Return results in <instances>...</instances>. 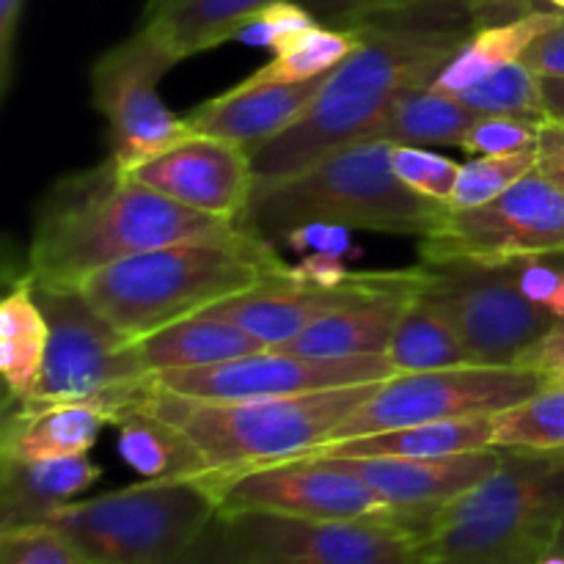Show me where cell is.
I'll return each mask as SVG.
<instances>
[{"label": "cell", "mask_w": 564, "mask_h": 564, "mask_svg": "<svg viewBox=\"0 0 564 564\" xmlns=\"http://www.w3.org/2000/svg\"><path fill=\"white\" fill-rule=\"evenodd\" d=\"M534 11V0H413L350 25L358 47L325 75L312 108L251 152L257 182L308 169L358 143L411 86H430L468 36L494 22Z\"/></svg>", "instance_id": "obj_1"}, {"label": "cell", "mask_w": 564, "mask_h": 564, "mask_svg": "<svg viewBox=\"0 0 564 564\" xmlns=\"http://www.w3.org/2000/svg\"><path fill=\"white\" fill-rule=\"evenodd\" d=\"M251 231L141 185L113 160L66 174L42 196L28 270L42 290H80L83 281L127 257L182 242H237Z\"/></svg>", "instance_id": "obj_2"}, {"label": "cell", "mask_w": 564, "mask_h": 564, "mask_svg": "<svg viewBox=\"0 0 564 564\" xmlns=\"http://www.w3.org/2000/svg\"><path fill=\"white\" fill-rule=\"evenodd\" d=\"M394 143L358 141L325 154L297 174L257 182L240 226L264 242L308 226L427 237L446 213L397 176Z\"/></svg>", "instance_id": "obj_3"}, {"label": "cell", "mask_w": 564, "mask_h": 564, "mask_svg": "<svg viewBox=\"0 0 564 564\" xmlns=\"http://www.w3.org/2000/svg\"><path fill=\"white\" fill-rule=\"evenodd\" d=\"M286 270L273 242L248 235L237 242H182L127 257L88 275L80 292L110 325L138 341Z\"/></svg>", "instance_id": "obj_4"}, {"label": "cell", "mask_w": 564, "mask_h": 564, "mask_svg": "<svg viewBox=\"0 0 564 564\" xmlns=\"http://www.w3.org/2000/svg\"><path fill=\"white\" fill-rule=\"evenodd\" d=\"M564 527V452L505 449L485 482L430 512L416 564H540Z\"/></svg>", "instance_id": "obj_5"}, {"label": "cell", "mask_w": 564, "mask_h": 564, "mask_svg": "<svg viewBox=\"0 0 564 564\" xmlns=\"http://www.w3.org/2000/svg\"><path fill=\"white\" fill-rule=\"evenodd\" d=\"M378 386H345L273 400H196L160 391L152 383L143 405L196 444L207 460L209 479H224L312 455Z\"/></svg>", "instance_id": "obj_6"}, {"label": "cell", "mask_w": 564, "mask_h": 564, "mask_svg": "<svg viewBox=\"0 0 564 564\" xmlns=\"http://www.w3.org/2000/svg\"><path fill=\"white\" fill-rule=\"evenodd\" d=\"M220 512L204 477L143 479L47 518L88 564H180Z\"/></svg>", "instance_id": "obj_7"}, {"label": "cell", "mask_w": 564, "mask_h": 564, "mask_svg": "<svg viewBox=\"0 0 564 564\" xmlns=\"http://www.w3.org/2000/svg\"><path fill=\"white\" fill-rule=\"evenodd\" d=\"M50 325L47 358L36 389L20 402H97L108 424L152 391V372L135 339L110 325L80 290H42Z\"/></svg>", "instance_id": "obj_8"}, {"label": "cell", "mask_w": 564, "mask_h": 564, "mask_svg": "<svg viewBox=\"0 0 564 564\" xmlns=\"http://www.w3.org/2000/svg\"><path fill=\"white\" fill-rule=\"evenodd\" d=\"M416 268L419 295L452 319L477 367H516L562 319L518 286L510 264L419 262Z\"/></svg>", "instance_id": "obj_9"}, {"label": "cell", "mask_w": 564, "mask_h": 564, "mask_svg": "<svg viewBox=\"0 0 564 564\" xmlns=\"http://www.w3.org/2000/svg\"><path fill=\"white\" fill-rule=\"evenodd\" d=\"M176 64L158 36L138 28L91 66V102L108 124V158L124 176L196 135L185 116L171 113L160 97V80Z\"/></svg>", "instance_id": "obj_10"}, {"label": "cell", "mask_w": 564, "mask_h": 564, "mask_svg": "<svg viewBox=\"0 0 564 564\" xmlns=\"http://www.w3.org/2000/svg\"><path fill=\"white\" fill-rule=\"evenodd\" d=\"M549 380L521 367H452L400 372L383 380L361 408L350 413L330 441L361 438L386 430L452 419L496 416L538 394ZM328 441V444H330Z\"/></svg>", "instance_id": "obj_11"}, {"label": "cell", "mask_w": 564, "mask_h": 564, "mask_svg": "<svg viewBox=\"0 0 564 564\" xmlns=\"http://www.w3.org/2000/svg\"><path fill=\"white\" fill-rule=\"evenodd\" d=\"M422 262L501 264L538 257H564V191L538 174L494 202L471 209H449L422 237Z\"/></svg>", "instance_id": "obj_12"}, {"label": "cell", "mask_w": 564, "mask_h": 564, "mask_svg": "<svg viewBox=\"0 0 564 564\" xmlns=\"http://www.w3.org/2000/svg\"><path fill=\"white\" fill-rule=\"evenodd\" d=\"M207 479L218 496L220 512H275L325 521H405L422 538L430 512H402L386 505L367 482L325 460H290L275 466Z\"/></svg>", "instance_id": "obj_13"}, {"label": "cell", "mask_w": 564, "mask_h": 564, "mask_svg": "<svg viewBox=\"0 0 564 564\" xmlns=\"http://www.w3.org/2000/svg\"><path fill=\"white\" fill-rule=\"evenodd\" d=\"M253 564H416L419 532L405 521H325L275 512H224Z\"/></svg>", "instance_id": "obj_14"}, {"label": "cell", "mask_w": 564, "mask_h": 564, "mask_svg": "<svg viewBox=\"0 0 564 564\" xmlns=\"http://www.w3.org/2000/svg\"><path fill=\"white\" fill-rule=\"evenodd\" d=\"M400 375L389 356L323 358L290 350H262L202 369L152 375L154 389L196 400H273L345 386L383 383Z\"/></svg>", "instance_id": "obj_15"}, {"label": "cell", "mask_w": 564, "mask_h": 564, "mask_svg": "<svg viewBox=\"0 0 564 564\" xmlns=\"http://www.w3.org/2000/svg\"><path fill=\"white\" fill-rule=\"evenodd\" d=\"M130 176L185 207L231 224H240L257 185L246 147L202 132L158 154Z\"/></svg>", "instance_id": "obj_16"}, {"label": "cell", "mask_w": 564, "mask_h": 564, "mask_svg": "<svg viewBox=\"0 0 564 564\" xmlns=\"http://www.w3.org/2000/svg\"><path fill=\"white\" fill-rule=\"evenodd\" d=\"M505 449L446 457H308L325 460L367 482L386 505L402 512H433L468 494L501 466Z\"/></svg>", "instance_id": "obj_17"}, {"label": "cell", "mask_w": 564, "mask_h": 564, "mask_svg": "<svg viewBox=\"0 0 564 564\" xmlns=\"http://www.w3.org/2000/svg\"><path fill=\"white\" fill-rule=\"evenodd\" d=\"M383 279L386 270H367V273H350V279L339 286H314L295 279L290 268L279 279L229 297L224 303H215L202 314L229 319V323L240 325L242 330L262 339L268 347H284L314 319L358 301L375 286H380Z\"/></svg>", "instance_id": "obj_18"}, {"label": "cell", "mask_w": 564, "mask_h": 564, "mask_svg": "<svg viewBox=\"0 0 564 564\" xmlns=\"http://www.w3.org/2000/svg\"><path fill=\"white\" fill-rule=\"evenodd\" d=\"M419 295V268L386 270V279L358 301L314 319L284 347L301 356H386L402 314Z\"/></svg>", "instance_id": "obj_19"}, {"label": "cell", "mask_w": 564, "mask_h": 564, "mask_svg": "<svg viewBox=\"0 0 564 564\" xmlns=\"http://www.w3.org/2000/svg\"><path fill=\"white\" fill-rule=\"evenodd\" d=\"M325 77L303 83H253L240 80L220 97L207 99L185 116L193 132L226 138L248 152L295 124L317 99Z\"/></svg>", "instance_id": "obj_20"}, {"label": "cell", "mask_w": 564, "mask_h": 564, "mask_svg": "<svg viewBox=\"0 0 564 564\" xmlns=\"http://www.w3.org/2000/svg\"><path fill=\"white\" fill-rule=\"evenodd\" d=\"M108 424L97 402H11L0 430V457L53 460L88 455Z\"/></svg>", "instance_id": "obj_21"}, {"label": "cell", "mask_w": 564, "mask_h": 564, "mask_svg": "<svg viewBox=\"0 0 564 564\" xmlns=\"http://www.w3.org/2000/svg\"><path fill=\"white\" fill-rule=\"evenodd\" d=\"M102 468L88 455L53 460L0 457V532L44 523L55 510L99 482Z\"/></svg>", "instance_id": "obj_22"}, {"label": "cell", "mask_w": 564, "mask_h": 564, "mask_svg": "<svg viewBox=\"0 0 564 564\" xmlns=\"http://www.w3.org/2000/svg\"><path fill=\"white\" fill-rule=\"evenodd\" d=\"M270 3L275 0H149L141 28L185 61L237 39Z\"/></svg>", "instance_id": "obj_23"}, {"label": "cell", "mask_w": 564, "mask_h": 564, "mask_svg": "<svg viewBox=\"0 0 564 564\" xmlns=\"http://www.w3.org/2000/svg\"><path fill=\"white\" fill-rule=\"evenodd\" d=\"M141 358L152 375L180 372V369H202L215 364L235 361L251 352L270 350L262 339L242 330L229 319L196 314L180 323L160 328L138 339Z\"/></svg>", "instance_id": "obj_24"}, {"label": "cell", "mask_w": 564, "mask_h": 564, "mask_svg": "<svg viewBox=\"0 0 564 564\" xmlns=\"http://www.w3.org/2000/svg\"><path fill=\"white\" fill-rule=\"evenodd\" d=\"M479 449H494V416L452 419L330 441L306 457H446Z\"/></svg>", "instance_id": "obj_25"}, {"label": "cell", "mask_w": 564, "mask_h": 564, "mask_svg": "<svg viewBox=\"0 0 564 564\" xmlns=\"http://www.w3.org/2000/svg\"><path fill=\"white\" fill-rule=\"evenodd\" d=\"M482 116L455 94L430 86H411L386 108L361 141H389L402 147H460L466 132Z\"/></svg>", "instance_id": "obj_26"}, {"label": "cell", "mask_w": 564, "mask_h": 564, "mask_svg": "<svg viewBox=\"0 0 564 564\" xmlns=\"http://www.w3.org/2000/svg\"><path fill=\"white\" fill-rule=\"evenodd\" d=\"M113 427L119 430V455L143 479H185L209 474L196 444L176 424L143 405V400L121 413Z\"/></svg>", "instance_id": "obj_27"}, {"label": "cell", "mask_w": 564, "mask_h": 564, "mask_svg": "<svg viewBox=\"0 0 564 564\" xmlns=\"http://www.w3.org/2000/svg\"><path fill=\"white\" fill-rule=\"evenodd\" d=\"M50 325L36 297L31 275H22L0 303V372L9 400L31 397L47 358Z\"/></svg>", "instance_id": "obj_28"}, {"label": "cell", "mask_w": 564, "mask_h": 564, "mask_svg": "<svg viewBox=\"0 0 564 564\" xmlns=\"http://www.w3.org/2000/svg\"><path fill=\"white\" fill-rule=\"evenodd\" d=\"M562 17V11H529V14L516 17V20L494 22V25L479 28L474 36L466 39L460 50L441 66L438 75L430 80V88L457 94L463 88L474 86L490 75L494 69L507 64H516L523 58L532 42L543 36L551 25Z\"/></svg>", "instance_id": "obj_29"}, {"label": "cell", "mask_w": 564, "mask_h": 564, "mask_svg": "<svg viewBox=\"0 0 564 564\" xmlns=\"http://www.w3.org/2000/svg\"><path fill=\"white\" fill-rule=\"evenodd\" d=\"M386 356L400 372L477 367L452 319L422 295H416V301L402 314Z\"/></svg>", "instance_id": "obj_30"}, {"label": "cell", "mask_w": 564, "mask_h": 564, "mask_svg": "<svg viewBox=\"0 0 564 564\" xmlns=\"http://www.w3.org/2000/svg\"><path fill=\"white\" fill-rule=\"evenodd\" d=\"M358 47V33L352 28L317 25L292 39L286 47L273 53V61L253 72V83H303L325 77Z\"/></svg>", "instance_id": "obj_31"}, {"label": "cell", "mask_w": 564, "mask_h": 564, "mask_svg": "<svg viewBox=\"0 0 564 564\" xmlns=\"http://www.w3.org/2000/svg\"><path fill=\"white\" fill-rule=\"evenodd\" d=\"M496 449L564 452V383H549L529 400L494 416Z\"/></svg>", "instance_id": "obj_32"}, {"label": "cell", "mask_w": 564, "mask_h": 564, "mask_svg": "<svg viewBox=\"0 0 564 564\" xmlns=\"http://www.w3.org/2000/svg\"><path fill=\"white\" fill-rule=\"evenodd\" d=\"M455 97L479 116H512L538 124L549 121L540 77L523 61L499 66Z\"/></svg>", "instance_id": "obj_33"}, {"label": "cell", "mask_w": 564, "mask_h": 564, "mask_svg": "<svg viewBox=\"0 0 564 564\" xmlns=\"http://www.w3.org/2000/svg\"><path fill=\"white\" fill-rule=\"evenodd\" d=\"M538 169V149L512 154H477L471 163L460 165L455 191H452L446 207L449 209H471L494 202L501 193L529 176Z\"/></svg>", "instance_id": "obj_34"}, {"label": "cell", "mask_w": 564, "mask_h": 564, "mask_svg": "<svg viewBox=\"0 0 564 564\" xmlns=\"http://www.w3.org/2000/svg\"><path fill=\"white\" fill-rule=\"evenodd\" d=\"M0 564H88L86 556L47 523L0 532Z\"/></svg>", "instance_id": "obj_35"}, {"label": "cell", "mask_w": 564, "mask_h": 564, "mask_svg": "<svg viewBox=\"0 0 564 564\" xmlns=\"http://www.w3.org/2000/svg\"><path fill=\"white\" fill-rule=\"evenodd\" d=\"M391 165H394L397 176L405 182L408 187H413L422 196L433 198V202H449L452 191H455L457 174H460V165L455 160L444 158L438 152H430L422 147H402L394 143V152H391Z\"/></svg>", "instance_id": "obj_36"}, {"label": "cell", "mask_w": 564, "mask_h": 564, "mask_svg": "<svg viewBox=\"0 0 564 564\" xmlns=\"http://www.w3.org/2000/svg\"><path fill=\"white\" fill-rule=\"evenodd\" d=\"M323 25L301 0H275L268 9L259 11L240 33L237 42L253 44V47H268L279 53L281 47L297 39L301 33L312 31V28Z\"/></svg>", "instance_id": "obj_37"}, {"label": "cell", "mask_w": 564, "mask_h": 564, "mask_svg": "<svg viewBox=\"0 0 564 564\" xmlns=\"http://www.w3.org/2000/svg\"><path fill=\"white\" fill-rule=\"evenodd\" d=\"M540 124L527 119H512V116H482L466 138L460 149L468 154H512L538 149Z\"/></svg>", "instance_id": "obj_38"}, {"label": "cell", "mask_w": 564, "mask_h": 564, "mask_svg": "<svg viewBox=\"0 0 564 564\" xmlns=\"http://www.w3.org/2000/svg\"><path fill=\"white\" fill-rule=\"evenodd\" d=\"M560 257H538L512 262L518 286L540 306L551 308L556 317H564V264H556Z\"/></svg>", "instance_id": "obj_39"}, {"label": "cell", "mask_w": 564, "mask_h": 564, "mask_svg": "<svg viewBox=\"0 0 564 564\" xmlns=\"http://www.w3.org/2000/svg\"><path fill=\"white\" fill-rule=\"evenodd\" d=\"M180 564H253V562L248 560L242 545L237 543L235 532H231L224 512H218V516L207 523V529L198 534L193 549L187 551L185 560Z\"/></svg>", "instance_id": "obj_40"}, {"label": "cell", "mask_w": 564, "mask_h": 564, "mask_svg": "<svg viewBox=\"0 0 564 564\" xmlns=\"http://www.w3.org/2000/svg\"><path fill=\"white\" fill-rule=\"evenodd\" d=\"M323 25L330 28H350L361 22L364 17H372L378 11L400 9V6L413 3V0H301Z\"/></svg>", "instance_id": "obj_41"}, {"label": "cell", "mask_w": 564, "mask_h": 564, "mask_svg": "<svg viewBox=\"0 0 564 564\" xmlns=\"http://www.w3.org/2000/svg\"><path fill=\"white\" fill-rule=\"evenodd\" d=\"M516 367L532 369L549 383H564V317L518 358Z\"/></svg>", "instance_id": "obj_42"}, {"label": "cell", "mask_w": 564, "mask_h": 564, "mask_svg": "<svg viewBox=\"0 0 564 564\" xmlns=\"http://www.w3.org/2000/svg\"><path fill=\"white\" fill-rule=\"evenodd\" d=\"M521 61L538 77H564V11L543 36L534 39Z\"/></svg>", "instance_id": "obj_43"}, {"label": "cell", "mask_w": 564, "mask_h": 564, "mask_svg": "<svg viewBox=\"0 0 564 564\" xmlns=\"http://www.w3.org/2000/svg\"><path fill=\"white\" fill-rule=\"evenodd\" d=\"M25 0H0V99L9 97L14 83L17 31H20Z\"/></svg>", "instance_id": "obj_44"}, {"label": "cell", "mask_w": 564, "mask_h": 564, "mask_svg": "<svg viewBox=\"0 0 564 564\" xmlns=\"http://www.w3.org/2000/svg\"><path fill=\"white\" fill-rule=\"evenodd\" d=\"M538 174L564 191V127L556 121L540 124L538 135Z\"/></svg>", "instance_id": "obj_45"}, {"label": "cell", "mask_w": 564, "mask_h": 564, "mask_svg": "<svg viewBox=\"0 0 564 564\" xmlns=\"http://www.w3.org/2000/svg\"><path fill=\"white\" fill-rule=\"evenodd\" d=\"M352 270L334 253H314L292 268V275L314 286H339L350 279Z\"/></svg>", "instance_id": "obj_46"}, {"label": "cell", "mask_w": 564, "mask_h": 564, "mask_svg": "<svg viewBox=\"0 0 564 564\" xmlns=\"http://www.w3.org/2000/svg\"><path fill=\"white\" fill-rule=\"evenodd\" d=\"M549 121L564 127V77H540Z\"/></svg>", "instance_id": "obj_47"}, {"label": "cell", "mask_w": 564, "mask_h": 564, "mask_svg": "<svg viewBox=\"0 0 564 564\" xmlns=\"http://www.w3.org/2000/svg\"><path fill=\"white\" fill-rule=\"evenodd\" d=\"M540 564H564V527L562 532L556 534V543L551 545V551L540 560Z\"/></svg>", "instance_id": "obj_48"}, {"label": "cell", "mask_w": 564, "mask_h": 564, "mask_svg": "<svg viewBox=\"0 0 564 564\" xmlns=\"http://www.w3.org/2000/svg\"><path fill=\"white\" fill-rule=\"evenodd\" d=\"M549 3L556 6V9H560V11H564V0H549Z\"/></svg>", "instance_id": "obj_49"}]
</instances>
